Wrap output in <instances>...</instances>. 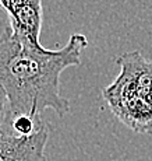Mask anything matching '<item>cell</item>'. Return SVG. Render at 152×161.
I'll return each mask as SVG.
<instances>
[{
	"instance_id": "obj_1",
	"label": "cell",
	"mask_w": 152,
	"mask_h": 161,
	"mask_svg": "<svg viewBox=\"0 0 152 161\" xmlns=\"http://www.w3.org/2000/svg\"><path fill=\"white\" fill-rule=\"evenodd\" d=\"M86 46L84 34H73L61 49L50 51L6 30L0 35V84L8 100L7 118L20 114L41 116L45 109L66 116L70 103L60 94V76L81 64Z\"/></svg>"
},
{
	"instance_id": "obj_2",
	"label": "cell",
	"mask_w": 152,
	"mask_h": 161,
	"mask_svg": "<svg viewBox=\"0 0 152 161\" xmlns=\"http://www.w3.org/2000/svg\"><path fill=\"white\" fill-rule=\"evenodd\" d=\"M116 62L120 73L102 90L106 104L128 129L152 135V62L139 51L124 52Z\"/></svg>"
},
{
	"instance_id": "obj_3",
	"label": "cell",
	"mask_w": 152,
	"mask_h": 161,
	"mask_svg": "<svg viewBox=\"0 0 152 161\" xmlns=\"http://www.w3.org/2000/svg\"><path fill=\"white\" fill-rule=\"evenodd\" d=\"M48 139L49 126L46 123L31 136H18L0 130V161H20L45 154Z\"/></svg>"
},
{
	"instance_id": "obj_4",
	"label": "cell",
	"mask_w": 152,
	"mask_h": 161,
	"mask_svg": "<svg viewBox=\"0 0 152 161\" xmlns=\"http://www.w3.org/2000/svg\"><path fill=\"white\" fill-rule=\"evenodd\" d=\"M10 18L11 32L21 38H25L34 44L39 45V35L42 27V0H32L27 4L18 7L11 14Z\"/></svg>"
},
{
	"instance_id": "obj_5",
	"label": "cell",
	"mask_w": 152,
	"mask_h": 161,
	"mask_svg": "<svg viewBox=\"0 0 152 161\" xmlns=\"http://www.w3.org/2000/svg\"><path fill=\"white\" fill-rule=\"evenodd\" d=\"M7 120H10L14 135H18V136H31L34 133H36L45 125V122L42 120L41 116H34V115H29V114L14 115L11 118H7L6 122Z\"/></svg>"
},
{
	"instance_id": "obj_6",
	"label": "cell",
	"mask_w": 152,
	"mask_h": 161,
	"mask_svg": "<svg viewBox=\"0 0 152 161\" xmlns=\"http://www.w3.org/2000/svg\"><path fill=\"white\" fill-rule=\"evenodd\" d=\"M8 114V100L7 94H6L4 88L0 84V130H2V125L4 123V120L7 119Z\"/></svg>"
},
{
	"instance_id": "obj_7",
	"label": "cell",
	"mask_w": 152,
	"mask_h": 161,
	"mask_svg": "<svg viewBox=\"0 0 152 161\" xmlns=\"http://www.w3.org/2000/svg\"><path fill=\"white\" fill-rule=\"evenodd\" d=\"M32 2V0H0V6L3 7V10L8 14H11L14 10H17L18 7L27 4V3Z\"/></svg>"
},
{
	"instance_id": "obj_8",
	"label": "cell",
	"mask_w": 152,
	"mask_h": 161,
	"mask_svg": "<svg viewBox=\"0 0 152 161\" xmlns=\"http://www.w3.org/2000/svg\"><path fill=\"white\" fill-rule=\"evenodd\" d=\"M20 161H48V157H46V154H38V156L29 157V158H24Z\"/></svg>"
}]
</instances>
